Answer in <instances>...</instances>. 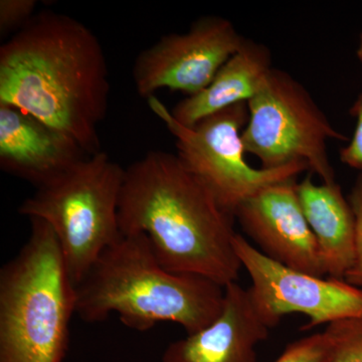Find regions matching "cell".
I'll return each instance as SVG.
<instances>
[{
  "instance_id": "e0dca14e",
  "label": "cell",
  "mask_w": 362,
  "mask_h": 362,
  "mask_svg": "<svg viewBox=\"0 0 362 362\" xmlns=\"http://www.w3.org/2000/svg\"><path fill=\"white\" fill-rule=\"evenodd\" d=\"M347 199L356 218V259L345 281L349 284L362 288V173L357 176Z\"/></svg>"
},
{
  "instance_id": "8fae6325",
  "label": "cell",
  "mask_w": 362,
  "mask_h": 362,
  "mask_svg": "<svg viewBox=\"0 0 362 362\" xmlns=\"http://www.w3.org/2000/svg\"><path fill=\"white\" fill-rule=\"evenodd\" d=\"M90 156L70 136L0 104V168L39 188Z\"/></svg>"
},
{
  "instance_id": "7a4b0ae2",
  "label": "cell",
  "mask_w": 362,
  "mask_h": 362,
  "mask_svg": "<svg viewBox=\"0 0 362 362\" xmlns=\"http://www.w3.org/2000/svg\"><path fill=\"white\" fill-rule=\"evenodd\" d=\"M235 216L168 152H147L125 169L118 206L121 233H145L160 265L223 287L243 266L233 247Z\"/></svg>"
},
{
  "instance_id": "30bf717a",
  "label": "cell",
  "mask_w": 362,
  "mask_h": 362,
  "mask_svg": "<svg viewBox=\"0 0 362 362\" xmlns=\"http://www.w3.org/2000/svg\"><path fill=\"white\" fill-rule=\"evenodd\" d=\"M235 218L268 258L316 277L327 275L298 197L297 180L259 190L240 204Z\"/></svg>"
},
{
  "instance_id": "4fadbf2b",
  "label": "cell",
  "mask_w": 362,
  "mask_h": 362,
  "mask_svg": "<svg viewBox=\"0 0 362 362\" xmlns=\"http://www.w3.org/2000/svg\"><path fill=\"white\" fill-rule=\"evenodd\" d=\"M297 192L326 274L345 280L356 259V218L349 199L337 182L315 185L312 173L297 182Z\"/></svg>"
},
{
  "instance_id": "ac0fdd59",
  "label": "cell",
  "mask_w": 362,
  "mask_h": 362,
  "mask_svg": "<svg viewBox=\"0 0 362 362\" xmlns=\"http://www.w3.org/2000/svg\"><path fill=\"white\" fill-rule=\"evenodd\" d=\"M35 0H1L0 1V33L1 35L18 32L33 18Z\"/></svg>"
},
{
  "instance_id": "9c48e42d",
  "label": "cell",
  "mask_w": 362,
  "mask_h": 362,
  "mask_svg": "<svg viewBox=\"0 0 362 362\" xmlns=\"http://www.w3.org/2000/svg\"><path fill=\"white\" fill-rule=\"evenodd\" d=\"M245 40L232 21L204 16L188 32L164 35L140 52L133 66L136 90L147 99L163 88L194 96L211 85Z\"/></svg>"
},
{
  "instance_id": "8992f818",
  "label": "cell",
  "mask_w": 362,
  "mask_h": 362,
  "mask_svg": "<svg viewBox=\"0 0 362 362\" xmlns=\"http://www.w3.org/2000/svg\"><path fill=\"white\" fill-rule=\"evenodd\" d=\"M247 108L243 144L246 153L259 159L261 168H279L303 161L323 183L337 182L327 141H346L347 137L333 127L296 78L272 69L261 89L247 102Z\"/></svg>"
},
{
  "instance_id": "3957f363",
  "label": "cell",
  "mask_w": 362,
  "mask_h": 362,
  "mask_svg": "<svg viewBox=\"0 0 362 362\" xmlns=\"http://www.w3.org/2000/svg\"><path fill=\"white\" fill-rule=\"evenodd\" d=\"M76 314L85 322H102L116 313L131 329L175 322L188 335L220 316L225 287L166 270L145 233H122L76 286Z\"/></svg>"
},
{
  "instance_id": "2e32d148",
  "label": "cell",
  "mask_w": 362,
  "mask_h": 362,
  "mask_svg": "<svg viewBox=\"0 0 362 362\" xmlns=\"http://www.w3.org/2000/svg\"><path fill=\"white\" fill-rule=\"evenodd\" d=\"M332 341L326 331L288 344L274 362H329Z\"/></svg>"
},
{
  "instance_id": "9a60e30c",
  "label": "cell",
  "mask_w": 362,
  "mask_h": 362,
  "mask_svg": "<svg viewBox=\"0 0 362 362\" xmlns=\"http://www.w3.org/2000/svg\"><path fill=\"white\" fill-rule=\"evenodd\" d=\"M332 341L329 362H362V318H346L328 324Z\"/></svg>"
},
{
  "instance_id": "ffe728a7",
  "label": "cell",
  "mask_w": 362,
  "mask_h": 362,
  "mask_svg": "<svg viewBox=\"0 0 362 362\" xmlns=\"http://www.w3.org/2000/svg\"><path fill=\"white\" fill-rule=\"evenodd\" d=\"M356 57L357 59H358L359 63H361L362 66V32L358 37V44H357L356 47Z\"/></svg>"
},
{
  "instance_id": "ba28073f",
  "label": "cell",
  "mask_w": 362,
  "mask_h": 362,
  "mask_svg": "<svg viewBox=\"0 0 362 362\" xmlns=\"http://www.w3.org/2000/svg\"><path fill=\"white\" fill-rule=\"evenodd\" d=\"M235 254L252 280L249 288L255 309L269 328L291 313L304 314L302 330L346 318H362V288L345 280L316 277L273 261L242 235L233 238Z\"/></svg>"
},
{
  "instance_id": "6da1fadb",
  "label": "cell",
  "mask_w": 362,
  "mask_h": 362,
  "mask_svg": "<svg viewBox=\"0 0 362 362\" xmlns=\"http://www.w3.org/2000/svg\"><path fill=\"white\" fill-rule=\"evenodd\" d=\"M109 95L103 47L76 18L40 11L0 47V104L70 136L89 156L101 152Z\"/></svg>"
},
{
  "instance_id": "5bb4252c",
  "label": "cell",
  "mask_w": 362,
  "mask_h": 362,
  "mask_svg": "<svg viewBox=\"0 0 362 362\" xmlns=\"http://www.w3.org/2000/svg\"><path fill=\"white\" fill-rule=\"evenodd\" d=\"M272 69L270 49L246 39L239 51L221 66L211 85L176 104L171 115L181 125L192 128L223 109L247 103L261 89Z\"/></svg>"
},
{
  "instance_id": "5b68a950",
  "label": "cell",
  "mask_w": 362,
  "mask_h": 362,
  "mask_svg": "<svg viewBox=\"0 0 362 362\" xmlns=\"http://www.w3.org/2000/svg\"><path fill=\"white\" fill-rule=\"evenodd\" d=\"M125 169L101 151L37 188L21 216L49 223L77 286L102 252L121 237L118 206Z\"/></svg>"
},
{
  "instance_id": "7c38bea8",
  "label": "cell",
  "mask_w": 362,
  "mask_h": 362,
  "mask_svg": "<svg viewBox=\"0 0 362 362\" xmlns=\"http://www.w3.org/2000/svg\"><path fill=\"white\" fill-rule=\"evenodd\" d=\"M269 330L249 290L230 283L225 287L220 316L204 329L171 342L161 362H256V347L268 338Z\"/></svg>"
},
{
  "instance_id": "d6986e66",
  "label": "cell",
  "mask_w": 362,
  "mask_h": 362,
  "mask_svg": "<svg viewBox=\"0 0 362 362\" xmlns=\"http://www.w3.org/2000/svg\"><path fill=\"white\" fill-rule=\"evenodd\" d=\"M349 112L356 118V130L351 141L340 150L339 158L345 165L362 173V93L350 107Z\"/></svg>"
},
{
  "instance_id": "52a82bcc",
  "label": "cell",
  "mask_w": 362,
  "mask_h": 362,
  "mask_svg": "<svg viewBox=\"0 0 362 362\" xmlns=\"http://www.w3.org/2000/svg\"><path fill=\"white\" fill-rule=\"evenodd\" d=\"M148 104L175 136L176 156L181 164L233 216L240 204L259 190L274 183L297 180L309 170L303 161L273 169L255 168L247 163L242 140V129L249 119L246 102L206 117L192 128L175 121L156 96L149 98Z\"/></svg>"
},
{
  "instance_id": "277c9868",
  "label": "cell",
  "mask_w": 362,
  "mask_h": 362,
  "mask_svg": "<svg viewBox=\"0 0 362 362\" xmlns=\"http://www.w3.org/2000/svg\"><path fill=\"white\" fill-rule=\"evenodd\" d=\"M30 221V238L0 272V362H64L76 285L51 226Z\"/></svg>"
}]
</instances>
